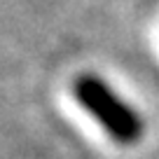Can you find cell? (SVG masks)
Wrapping results in <instances>:
<instances>
[{
  "mask_svg": "<svg viewBox=\"0 0 159 159\" xmlns=\"http://www.w3.org/2000/svg\"><path fill=\"white\" fill-rule=\"evenodd\" d=\"M73 94L77 103L98 119V124L112 136L117 143L131 145L143 136V119L134 108L124 103L101 77L82 75L75 80Z\"/></svg>",
  "mask_w": 159,
  "mask_h": 159,
  "instance_id": "obj_1",
  "label": "cell"
}]
</instances>
